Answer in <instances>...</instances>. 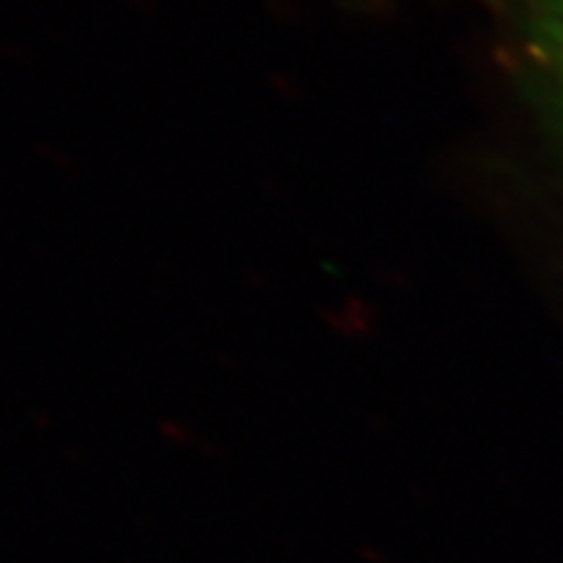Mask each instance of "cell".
<instances>
[{
  "label": "cell",
  "instance_id": "6da1fadb",
  "mask_svg": "<svg viewBox=\"0 0 563 563\" xmlns=\"http://www.w3.org/2000/svg\"><path fill=\"white\" fill-rule=\"evenodd\" d=\"M522 42L534 87L563 133V0H522Z\"/></svg>",
  "mask_w": 563,
  "mask_h": 563
}]
</instances>
